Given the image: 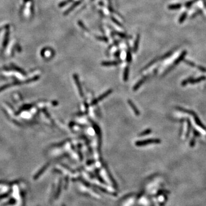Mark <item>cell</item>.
<instances>
[{
    "instance_id": "9c48e42d",
    "label": "cell",
    "mask_w": 206,
    "mask_h": 206,
    "mask_svg": "<svg viewBox=\"0 0 206 206\" xmlns=\"http://www.w3.org/2000/svg\"><path fill=\"white\" fill-rule=\"evenodd\" d=\"M93 126L94 129V131H95L96 133H97V135L99 136V137H100L101 136V131L100 128H99V126H97V124L95 123L93 124Z\"/></svg>"
},
{
    "instance_id": "2e32d148",
    "label": "cell",
    "mask_w": 206,
    "mask_h": 206,
    "mask_svg": "<svg viewBox=\"0 0 206 206\" xmlns=\"http://www.w3.org/2000/svg\"><path fill=\"white\" fill-rule=\"evenodd\" d=\"M1 30H2V28H0V31H1Z\"/></svg>"
},
{
    "instance_id": "7c38bea8",
    "label": "cell",
    "mask_w": 206,
    "mask_h": 206,
    "mask_svg": "<svg viewBox=\"0 0 206 206\" xmlns=\"http://www.w3.org/2000/svg\"><path fill=\"white\" fill-rule=\"evenodd\" d=\"M126 61L128 62H130L132 61V55L129 52H128L126 53Z\"/></svg>"
},
{
    "instance_id": "9a60e30c",
    "label": "cell",
    "mask_w": 206,
    "mask_h": 206,
    "mask_svg": "<svg viewBox=\"0 0 206 206\" xmlns=\"http://www.w3.org/2000/svg\"><path fill=\"white\" fill-rule=\"evenodd\" d=\"M97 39L99 40H103L104 41H105V42H107L108 39L107 38H106L105 37H97Z\"/></svg>"
},
{
    "instance_id": "4fadbf2b",
    "label": "cell",
    "mask_w": 206,
    "mask_h": 206,
    "mask_svg": "<svg viewBox=\"0 0 206 206\" xmlns=\"http://www.w3.org/2000/svg\"><path fill=\"white\" fill-rule=\"evenodd\" d=\"M71 1H72V0H68V1H64V2H61L60 4L59 5V7H63V6L65 5H66L67 4V3L71 2Z\"/></svg>"
},
{
    "instance_id": "30bf717a",
    "label": "cell",
    "mask_w": 206,
    "mask_h": 206,
    "mask_svg": "<svg viewBox=\"0 0 206 206\" xmlns=\"http://www.w3.org/2000/svg\"><path fill=\"white\" fill-rule=\"evenodd\" d=\"M151 132H152V130H151V129H146V130H144V131H143V132L140 133L139 135V136H144L148 135H149V134H150Z\"/></svg>"
},
{
    "instance_id": "3957f363",
    "label": "cell",
    "mask_w": 206,
    "mask_h": 206,
    "mask_svg": "<svg viewBox=\"0 0 206 206\" xmlns=\"http://www.w3.org/2000/svg\"><path fill=\"white\" fill-rule=\"evenodd\" d=\"M73 78H74V80L75 81L76 84L77 86V89L79 90V94H80V96L82 97L84 96V93H83V91H82L81 85L80 80H79V76L77 74H73Z\"/></svg>"
},
{
    "instance_id": "8fae6325",
    "label": "cell",
    "mask_w": 206,
    "mask_h": 206,
    "mask_svg": "<svg viewBox=\"0 0 206 206\" xmlns=\"http://www.w3.org/2000/svg\"><path fill=\"white\" fill-rule=\"evenodd\" d=\"M80 2H76V3H75V4H74V5H72V7H70V8H69V9L68 10H66V11L65 12V14H67V13H69V12H71V11H72V10H73V9L74 8V7H77V5H79V4H80Z\"/></svg>"
},
{
    "instance_id": "277c9868",
    "label": "cell",
    "mask_w": 206,
    "mask_h": 206,
    "mask_svg": "<svg viewBox=\"0 0 206 206\" xmlns=\"http://www.w3.org/2000/svg\"><path fill=\"white\" fill-rule=\"evenodd\" d=\"M128 103L129 104V106H130V107L132 108V109L133 110V112L135 113V114H136V115L139 116L140 115L139 110L138 108L136 107V106L135 104H134L132 101V100H128Z\"/></svg>"
},
{
    "instance_id": "5bb4252c",
    "label": "cell",
    "mask_w": 206,
    "mask_h": 206,
    "mask_svg": "<svg viewBox=\"0 0 206 206\" xmlns=\"http://www.w3.org/2000/svg\"><path fill=\"white\" fill-rule=\"evenodd\" d=\"M8 37H9V33H8V32H7V34H6V36H5V38L4 41V45H5L6 44H7V39H8Z\"/></svg>"
},
{
    "instance_id": "7a4b0ae2",
    "label": "cell",
    "mask_w": 206,
    "mask_h": 206,
    "mask_svg": "<svg viewBox=\"0 0 206 206\" xmlns=\"http://www.w3.org/2000/svg\"><path fill=\"white\" fill-rule=\"evenodd\" d=\"M112 89H109L107 91H106L104 93L101 94V95H100L99 97H97V98H96L92 101V102L91 103V105H95L96 104H98L99 102L101 101L102 100H104V99L106 98V97H107L109 95V94H111L112 93Z\"/></svg>"
},
{
    "instance_id": "52a82bcc",
    "label": "cell",
    "mask_w": 206,
    "mask_h": 206,
    "mask_svg": "<svg viewBox=\"0 0 206 206\" xmlns=\"http://www.w3.org/2000/svg\"><path fill=\"white\" fill-rule=\"evenodd\" d=\"M129 68L128 66H126L125 68L123 74V80L125 81H126L128 80V77H129Z\"/></svg>"
},
{
    "instance_id": "5b68a950",
    "label": "cell",
    "mask_w": 206,
    "mask_h": 206,
    "mask_svg": "<svg viewBox=\"0 0 206 206\" xmlns=\"http://www.w3.org/2000/svg\"><path fill=\"white\" fill-rule=\"evenodd\" d=\"M147 78H148V76H146V77L142 78L141 80L139 81L135 85V86H133V90L134 91H137V89H139L140 87L144 83V82L146 81V80L147 79Z\"/></svg>"
},
{
    "instance_id": "ba28073f",
    "label": "cell",
    "mask_w": 206,
    "mask_h": 206,
    "mask_svg": "<svg viewBox=\"0 0 206 206\" xmlns=\"http://www.w3.org/2000/svg\"><path fill=\"white\" fill-rule=\"evenodd\" d=\"M139 40H140V36L139 35L137 36L136 39L135 43H134V47H133V50L135 52L137 51V50L138 49V47H139Z\"/></svg>"
},
{
    "instance_id": "6da1fadb",
    "label": "cell",
    "mask_w": 206,
    "mask_h": 206,
    "mask_svg": "<svg viewBox=\"0 0 206 206\" xmlns=\"http://www.w3.org/2000/svg\"><path fill=\"white\" fill-rule=\"evenodd\" d=\"M160 140L158 139H149L140 140V141H136L135 145L138 146H145L148 144H159L160 143Z\"/></svg>"
},
{
    "instance_id": "e0dca14e",
    "label": "cell",
    "mask_w": 206,
    "mask_h": 206,
    "mask_svg": "<svg viewBox=\"0 0 206 206\" xmlns=\"http://www.w3.org/2000/svg\"></svg>"
},
{
    "instance_id": "8992f818",
    "label": "cell",
    "mask_w": 206,
    "mask_h": 206,
    "mask_svg": "<svg viewBox=\"0 0 206 206\" xmlns=\"http://www.w3.org/2000/svg\"><path fill=\"white\" fill-rule=\"evenodd\" d=\"M121 63V61H104L101 63V65L104 66H115L119 65Z\"/></svg>"
}]
</instances>
